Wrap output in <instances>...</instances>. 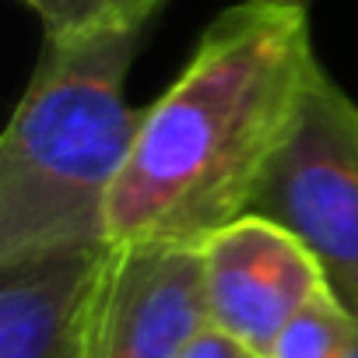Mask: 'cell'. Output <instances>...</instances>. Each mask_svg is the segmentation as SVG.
<instances>
[{"instance_id":"1","label":"cell","mask_w":358,"mask_h":358,"mask_svg":"<svg viewBox=\"0 0 358 358\" xmlns=\"http://www.w3.org/2000/svg\"><path fill=\"white\" fill-rule=\"evenodd\" d=\"M320 67L306 0H239L141 109L109 201V243L201 246L250 211Z\"/></svg>"},{"instance_id":"2","label":"cell","mask_w":358,"mask_h":358,"mask_svg":"<svg viewBox=\"0 0 358 358\" xmlns=\"http://www.w3.org/2000/svg\"><path fill=\"white\" fill-rule=\"evenodd\" d=\"M144 29L46 36L0 137V264L109 243V201L141 109L127 74Z\"/></svg>"},{"instance_id":"3","label":"cell","mask_w":358,"mask_h":358,"mask_svg":"<svg viewBox=\"0 0 358 358\" xmlns=\"http://www.w3.org/2000/svg\"><path fill=\"white\" fill-rule=\"evenodd\" d=\"M288 229L358 316V102L320 64L250 211Z\"/></svg>"},{"instance_id":"4","label":"cell","mask_w":358,"mask_h":358,"mask_svg":"<svg viewBox=\"0 0 358 358\" xmlns=\"http://www.w3.org/2000/svg\"><path fill=\"white\" fill-rule=\"evenodd\" d=\"M208 323L204 264L197 246H106L92 358H179Z\"/></svg>"},{"instance_id":"5","label":"cell","mask_w":358,"mask_h":358,"mask_svg":"<svg viewBox=\"0 0 358 358\" xmlns=\"http://www.w3.org/2000/svg\"><path fill=\"white\" fill-rule=\"evenodd\" d=\"M208 320L267 358L285 323L327 285L316 257L278 222L239 215L201 246Z\"/></svg>"},{"instance_id":"6","label":"cell","mask_w":358,"mask_h":358,"mask_svg":"<svg viewBox=\"0 0 358 358\" xmlns=\"http://www.w3.org/2000/svg\"><path fill=\"white\" fill-rule=\"evenodd\" d=\"M106 246L0 264V358H92Z\"/></svg>"},{"instance_id":"7","label":"cell","mask_w":358,"mask_h":358,"mask_svg":"<svg viewBox=\"0 0 358 358\" xmlns=\"http://www.w3.org/2000/svg\"><path fill=\"white\" fill-rule=\"evenodd\" d=\"M358 341V316L323 285L278 334L267 358H348Z\"/></svg>"},{"instance_id":"8","label":"cell","mask_w":358,"mask_h":358,"mask_svg":"<svg viewBox=\"0 0 358 358\" xmlns=\"http://www.w3.org/2000/svg\"><path fill=\"white\" fill-rule=\"evenodd\" d=\"M46 29V36H92L109 29H148L169 0H18Z\"/></svg>"},{"instance_id":"9","label":"cell","mask_w":358,"mask_h":358,"mask_svg":"<svg viewBox=\"0 0 358 358\" xmlns=\"http://www.w3.org/2000/svg\"><path fill=\"white\" fill-rule=\"evenodd\" d=\"M179 358H257L250 348H243L236 337H229L225 330H218L215 323H208L187 348Z\"/></svg>"},{"instance_id":"10","label":"cell","mask_w":358,"mask_h":358,"mask_svg":"<svg viewBox=\"0 0 358 358\" xmlns=\"http://www.w3.org/2000/svg\"><path fill=\"white\" fill-rule=\"evenodd\" d=\"M348 358H358V341H355V348L348 351Z\"/></svg>"}]
</instances>
